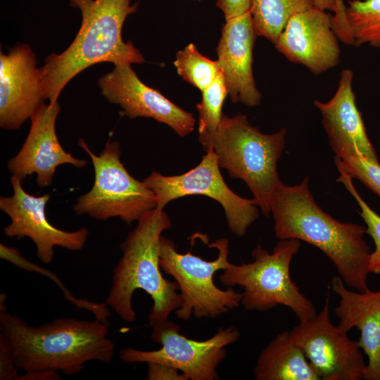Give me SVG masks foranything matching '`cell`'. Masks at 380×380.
<instances>
[{
    "instance_id": "obj_34",
    "label": "cell",
    "mask_w": 380,
    "mask_h": 380,
    "mask_svg": "<svg viewBox=\"0 0 380 380\" xmlns=\"http://www.w3.org/2000/svg\"><path fill=\"white\" fill-rule=\"evenodd\" d=\"M198 1H201V0H198Z\"/></svg>"
},
{
    "instance_id": "obj_9",
    "label": "cell",
    "mask_w": 380,
    "mask_h": 380,
    "mask_svg": "<svg viewBox=\"0 0 380 380\" xmlns=\"http://www.w3.org/2000/svg\"><path fill=\"white\" fill-rule=\"evenodd\" d=\"M239 331L233 326L220 327L210 338L197 341L180 334L176 323L167 320L153 327L151 340L161 345L156 350L125 348L119 357L125 362H158L179 369L190 380L220 379L217 367L227 356L225 347L240 338Z\"/></svg>"
},
{
    "instance_id": "obj_32",
    "label": "cell",
    "mask_w": 380,
    "mask_h": 380,
    "mask_svg": "<svg viewBox=\"0 0 380 380\" xmlns=\"http://www.w3.org/2000/svg\"><path fill=\"white\" fill-rule=\"evenodd\" d=\"M61 379L58 371L52 369H40L26 371L19 375L17 380H58Z\"/></svg>"
},
{
    "instance_id": "obj_26",
    "label": "cell",
    "mask_w": 380,
    "mask_h": 380,
    "mask_svg": "<svg viewBox=\"0 0 380 380\" xmlns=\"http://www.w3.org/2000/svg\"><path fill=\"white\" fill-rule=\"evenodd\" d=\"M337 170L340 176L336 181L342 183L357 201L360 208L358 213L367 225L366 233L372 237L375 244V249L369 256V273L380 274V215L374 211L358 194L353 185V177L345 171Z\"/></svg>"
},
{
    "instance_id": "obj_33",
    "label": "cell",
    "mask_w": 380,
    "mask_h": 380,
    "mask_svg": "<svg viewBox=\"0 0 380 380\" xmlns=\"http://www.w3.org/2000/svg\"><path fill=\"white\" fill-rule=\"evenodd\" d=\"M315 6L327 11L334 13L336 10L335 0H313Z\"/></svg>"
},
{
    "instance_id": "obj_23",
    "label": "cell",
    "mask_w": 380,
    "mask_h": 380,
    "mask_svg": "<svg viewBox=\"0 0 380 380\" xmlns=\"http://www.w3.org/2000/svg\"><path fill=\"white\" fill-rule=\"evenodd\" d=\"M0 258L11 262L15 266L26 271L37 272L50 279L62 291L65 298L73 304L77 309H84L91 312L95 319L109 326L108 317L111 312L105 303H98L86 298L75 297L63 284L60 277L49 270L41 267L23 257L15 247L7 246L0 243Z\"/></svg>"
},
{
    "instance_id": "obj_11",
    "label": "cell",
    "mask_w": 380,
    "mask_h": 380,
    "mask_svg": "<svg viewBox=\"0 0 380 380\" xmlns=\"http://www.w3.org/2000/svg\"><path fill=\"white\" fill-rule=\"evenodd\" d=\"M328 298L314 318L290 331L291 337L320 380L364 379L367 364L357 341L331 322Z\"/></svg>"
},
{
    "instance_id": "obj_15",
    "label": "cell",
    "mask_w": 380,
    "mask_h": 380,
    "mask_svg": "<svg viewBox=\"0 0 380 380\" xmlns=\"http://www.w3.org/2000/svg\"><path fill=\"white\" fill-rule=\"evenodd\" d=\"M46 99L36 55L20 43L0 54V126L19 128L30 119Z\"/></svg>"
},
{
    "instance_id": "obj_31",
    "label": "cell",
    "mask_w": 380,
    "mask_h": 380,
    "mask_svg": "<svg viewBox=\"0 0 380 380\" xmlns=\"http://www.w3.org/2000/svg\"><path fill=\"white\" fill-rule=\"evenodd\" d=\"M216 6L227 21L249 11L250 0H217Z\"/></svg>"
},
{
    "instance_id": "obj_4",
    "label": "cell",
    "mask_w": 380,
    "mask_h": 380,
    "mask_svg": "<svg viewBox=\"0 0 380 380\" xmlns=\"http://www.w3.org/2000/svg\"><path fill=\"white\" fill-rule=\"evenodd\" d=\"M120 244L122 256L113 269L111 288L104 302L123 321L132 323L136 313L132 298L141 289L153 300L148 325L167 321L182 303L175 281L165 279L160 266L162 233L172 227L167 214L156 208L146 212Z\"/></svg>"
},
{
    "instance_id": "obj_22",
    "label": "cell",
    "mask_w": 380,
    "mask_h": 380,
    "mask_svg": "<svg viewBox=\"0 0 380 380\" xmlns=\"http://www.w3.org/2000/svg\"><path fill=\"white\" fill-rule=\"evenodd\" d=\"M346 15L353 46L380 48V0H347Z\"/></svg>"
},
{
    "instance_id": "obj_5",
    "label": "cell",
    "mask_w": 380,
    "mask_h": 380,
    "mask_svg": "<svg viewBox=\"0 0 380 380\" xmlns=\"http://www.w3.org/2000/svg\"><path fill=\"white\" fill-rule=\"evenodd\" d=\"M287 129L262 133L245 115H222L217 132L205 151L212 148L220 167L231 178L242 179L262 213H271V201L279 182L277 162L285 146Z\"/></svg>"
},
{
    "instance_id": "obj_19",
    "label": "cell",
    "mask_w": 380,
    "mask_h": 380,
    "mask_svg": "<svg viewBox=\"0 0 380 380\" xmlns=\"http://www.w3.org/2000/svg\"><path fill=\"white\" fill-rule=\"evenodd\" d=\"M331 287L340 298L334 309L338 326L360 331L357 344L368 357L364 379L380 380V291H350L340 276L332 277Z\"/></svg>"
},
{
    "instance_id": "obj_28",
    "label": "cell",
    "mask_w": 380,
    "mask_h": 380,
    "mask_svg": "<svg viewBox=\"0 0 380 380\" xmlns=\"http://www.w3.org/2000/svg\"><path fill=\"white\" fill-rule=\"evenodd\" d=\"M335 2L336 10L332 14L333 29L341 42L352 46L354 41L346 19V3L343 0H335Z\"/></svg>"
},
{
    "instance_id": "obj_16",
    "label": "cell",
    "mask_w": 380,
    "mask_h": 380,
    "mask_svg": "<svg viewBox=\"0 0 380 380\" xmlns=\"http://www.w3.org/2000/svg\"><path fill=\"white\" fill-rule=\"evenodd\" d=\"M61 110L56 101L44 103L30 118L27 137L18 153L8 161V170L22 181L36 175L37 184L46 187L51 184L56 169L63 164L77 168L87 161L75 158L61 145L56 132V122Z\"/></svg>"
},
{
    "instance_id": "obj_21",
    "label": "cell",
    "mask_w": 380,
    "mask_h": 380,
    "mask_svg": "<svg viewBox=\"0 0 380 380\" xmlns=\"http://www.w3.org/2000/svg\"><path fill=\"white\" fill-rule=\"evenodd\" d=\"M314 6L313 0H250L249 11L256 35L274 44L291 18Z\"/></svg>"
},
{
    "instance_id": "obj_18",
    "label": "cell",
    "mask_w": 380,
    "mask_h": 380,
    "mask_svg": "<svg viewBox=\"0 0 380 380\" xmlns=\"http://www.w3.org/2000/svg\"><path fill=\"white\" fill-rule=\"evenodd\" d=\"M256 36L250 11L226 21L217 47V64L233 103L253 107L262 95L253 73V49Z\"/></svg>"
},
{
    "instance_id": "obj_10",
    "label": "cell",
    "mask_w": 380,
    "mask_h": 380,
    "mask_svg": "<svg viewBox=\"0 0 380 380\" xmlns=\"http://www.w3.org/2000/svg\"><path fill=\"white\" fill-rule=\"evenodd\" d=\"M198 165L179 175L165 176L153 172L143 182L155 194L156 209L163 210L171 201L191 195L208 196L223 208L229 231L243 236L258 218V205L253 199L235 194L226 184L220 170L217 157L208 148Z\"/></svg>"
},
{
    "instance_id": "obj_29",
    "label": "cell",
    "mask_w": 380,
    "mask_h": 380,
    "mask_svg": "<svg viewBox=\"0 0 380 380\" xmlns=\"http://www.w3.org/2000/svg\"><path fill=\"white\" fill-rule=\"evenodd\" d=\"M13 354L4 339L0 336V379L17 380L19 374Z\"/></svg>"
},
{
    "instance_id": "obj_1",
    "label": "cell",
    "mask_w": 380,
    "mask_h": 380,
    "mask_svg": "<svg viewBox=\"0 0 380 380\" xmlns=\"http://www.w3.org/2000/svg\"><path fill=\"white\" fill-rule=\"evenodd\" d=\"M306 177L289 186L281 181L271 201L274 230L279 239H298L322 251L336 267L345 284L360 292L369 289V248L364 239L366 227L342 222L316 203Z\"/></svg>"
},
{
    "instance_id": "obj_6",
    "label": "cell",
    "mask_w": 380,
    "mask_h": 380,
    "mask_svg": "<svg viewBox=\"0 0 380 380\" xmlns=\"http://www.w3.org/2000/svg\"><path fill=\"white\" fill-rule=\"evenodd\" d=\"M300 247L298 239H280L272 253L258 244L252 251L253 261L235 265L223 270L219 279L227 288H243L241 304L246 310L265 312L284 305L290 308L299 322L317 315L312 303L293 281L290 265Z\"/></svg>"
},
{
    "instance_id": "obj_12",
    "label": "cell",
    "mask_w": 380,
    "mask_h": 380,
    "mask_svg": "<svg viewBox=\"0 0 380 380\" xmlns=\"http://www.w3.org/2000/svg\"><path fill=\"white\" fill-rule=\"evenodd\" d=\"M11 184L13 194L0 198V209L11 219V223L3 229L6 236L17 239L30 238L35 244L38 258L44 264L53 261L56 246L72 251L84 247L89 234L87 228L68 232L49 222L45 208L50 194L35 196L28 194L22 186V180L13 175Z\"/></svg>"
},
{
    "instance_id": "obj_7",
    "label": "cell",
    "mask_w": 380,
    "mask_h": 380,
    "mask_svg": "<svg viewBox=\"0 0 380 380\" xmlns=\"http://www.w3.org/2000/svg\"><path fill=\"white\" fill-rule=\"evenodd\" d=\"M208 246L218 251L214 260L208 261L190 251L181 253L172 240L160 238V266L178 284L182 303L175 313L184 321L191 315L198 319L219 317L237 308L243 296L232 287L223 290L214 283L215 273L230 264L229 241L222 238Z\"/></svg>"
},
{
    "instance_id": "obj_27",
    "label": "cell",
    "mask_w": 380,
    "mask_h": 380,
    "mask_svg": "<svg viewBox=\"0 0 380 380\" xmlns=\"http://www.w3.org/2000/svg\"><path fill=\"white\" fill-rule=\"evenodd\" d=\"M337 169H341L353 178L360 180L364 185L380 197V164L370 161L357 155H348L341 158L335 156Z\"/></svg>"
},
{
    "instance_id": "obj_3",
    "label": "cell",
    "mask_w": 380,
    "mask_h": 380,
    "mask_svg": "<svg viewBox=\"0 0 380 380\" xmlns=\"http://www.w3.org/2000/svg\"><path fill=\"white\" fill-rule=\"evenodd\" d=\"M82 15L80 28L61 53H53L39 68L46 99L57 101L61 91L78 73L99 63H142L144 58L132 42H125L122 29L138 4L131 0H69Z\"/></svg>"
},
{
    "instance_id": "obj_14",
    "label": "cell",
    "mask_w": 380,
    "mask_h": 380,
    "mask_svg": "<svg viewBox=\"0 0 380 380\" xmlns=\"http://www.w3.org/2000/svg\"><path fill=\"white\" fill-rule=\"evenodd\" d=\"M338 40L332 14L314 6L291 18L274 44L288 61L318 75L339 64Z\"/></svg>"
},
{
    "instance_id": "obj_2",
    "label": "cell",
    "mask_w": 380,
    "mask_h": 380,
    "mask_svg": "<svg viewBox=\"0 0 380 380\" xmlns=\"http://www.w3.org/2000/svg\"><path fill=\"white\" fill-rule=\"evenodd\" d=\"M108 334V326L96 319L63 317L34 327L15 315L0 312V336L25 372L52 369L74 375L87 362L108 363L115 343Z\"/></svg>"
},
{
    "instance_id": "obj_30",
    "label": "cell",
    "mask_w": 380,
    "mask_h": 380,
    "mask_svg": "<svg viewBox=\"0 0 380 380\" xmlns=\"http://www.w3.org/2000/svg\"><path fill=\"white\" fill-rule=\"evenodd\" d=\"M147 380H187L186 376L172 366L158 362H148Z\"/></svg>"
},
{
    "instance_id": "obj_8",
    "label": "cell",
    "mask_w": 380,
    "mask_h": 380,
    "mask_svg": "<svg viewBox=\"0 0 380 380\" xmlns=\"http://www.w3.org/2000/svg\"><path fill=\"white\" fill-rule=\"evenodd\" d=\"M78 145L91 160L94 182L87 194L77 198L73 205L76 215H87L98 220L119 217L130 224L156 208L154 193L143 182L133 177L122 163L118 141L108 140L99 156L83 139L78 140Z\"/></svg>"
},
{
    "instance_id": "obj_13",
    "label": "cell",
    "mask_w": 380,
    "mask_h": 380,
    "mask_svg": "<svg viewBox=\"0 0 380 380\" xmlns=\"http://www.w3.org/2000/svg\"><path fill=\"white\" fill-rule=\"evenodd\" d=\"M130 65H115L111 72L99 79L102 95L109 102L118 104L123 114L130 118H151L168 125L182 137L190 134L196 123L193 114L146 85Z\"/></svg>"
},
{
    "instance_id": "obj_17",
    "label": "cell",
    "mask_w": 380,
    "mask_h": 380,
    "mask_svg": "<svg viewBox=\"0 0 380 380\" xmlns=\"http://www.w3.org/2000/svg\"><path fill=\"white\" fill-rule=\"evenodd\" d=\"M353 78L351 69H343L337 89L331 99L326 102L315 100L313 103L322 115L323 128L336 156L357 155L379 163L377 153L367 136L362 114L356 105Z\"/></svg>"
},
{
    "instance_id": "obj_24",
    "label": "cell",
    "mask_w": 380,
    "mask_h": 380,
    "mask_svg": "<svg viewBox=\"0 0 380 380\" xmlns=\"http://www.w3.org/2000/svg\"><path fill=\"white\" fill-rule=\"evenodd\" d=\"M228 94L221 72L214 82L202 91L196 105L198 113V140L205 150L215 134L222 117V106Z\"/></svg>"
},
{
    "instance_id": "obj_25",
    "label": "cell",
    "mask_w": 380,
    "mask_h": 380,
    "mask_svg": "<svg viewBox=\"0 0 380 380\" xmlns=\"http://www.w3.org/2000/svg\"><path fill=\"white\" fill-rule=\"evenodd\" d=\"M174 65L184 80L203 91L220 72L217 61L203 56L191 43L177 52Z\"/></svg>"
},
{
    "instance_id": "obj_20",
    "label": "cell",
    "mask_w": 380,
    "mask_h": 380,
    "mask_svg": "<svg viewBox=\"0 0 380 380\" xmlns=\"http://www.w3.org/2000/svg\"><path fill=\"white\" fill-rule=\"evenodd\" d=\"M253 374L256 380H319L288 330L262 350Z\"/></svg>"
}]
</instances>
